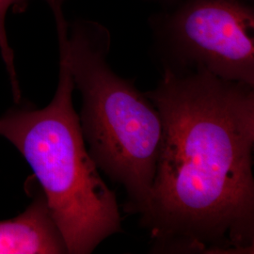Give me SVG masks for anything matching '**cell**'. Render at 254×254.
I'll list each match as a JSON object with an SVG mask.
<instances>
[{
    "mask_svg": "<svg viewBox=\"0 0 254 254\" xmlns=\"http://www.w3.org/2000/svg\"><path fill=\"white\" fill-rule=\"evenodd\" d=\"M73 76L60 51L59 84L44 109H11L0 118V136L25 157L46 196L68 254H91L122 233L115 193L109 190L85 144L73 106Z\"/></svg>",
    "mask_w": 254,
    "mask_h": 254,
    "instance_id": "obj_3",
    "label": "cell"
},
{
    "mask_svg": "<svg viewBox=\"0 0 254 254\" xmlns=\"http://www.w3.org/2000/svg\"><path fill=\"white\" fill-rule=\"evenodd\" d=\"M151 25L163 71L203 69L254 86V9L248 0H184Z\"/></svg>",
    "mask_w": 254,
    "mask_h": 254,
    "instance_id": "obj_4",
    "label": "cell"
},
{
    "mask_svg": "<svg viewBox=\"0 0 254 254\" xmlns=\"http://www.w3.org/2000/svg\"><path fill=\"white\" fill-rule=\"evenodd\" d=\"M54 14L64 53L82 97L79 121L89 153L111 181L127 192L124 210L141 216L147 209L161 146V116L134 80L115 73L108 62L109 31L99 23L68 24L66 0H46Z\"/></svg>",
    "mask_w": 254,
    "mask_h": 254,
    "instance_id": "obj_2",
    "label": "cell"
},
{
    "mask_svg": "<svg viewBox=\"0 0 254 254\" xmlns=\"http://www.w3.org/2000/svg\"><path fill=\"white\" fill-rule=\"evenodd\" d=\"M62 254L67 245L42 189L18 217L0 221V254Z\"/></svg>",
    "mask_w": 254,
    "mask_h": 254,
    "instance_id": "obj_5",
    "label": "cell"
},
{
    "mask_svg": "<svg viewBox=\"0 0 254 254\" xmlns=\"http://www.w3.org/2000/svg\"><path fill=\"white\" fill-rule=\"evenodd\" d=\"M163 134L140 224L153 254H253L254 86L163 71L145 92Z\"/></svg>",
    "mask_w": 254,
    "mask_h": 254,
    "instance_id": "obj_1",
    "label": "cell"
},
{
    "mask_svg": "<svg viewBox=\"0 0 254 254\" xmlns=\"http://www.w3.org/2000/svg\"><path fill=\"white\" fill-rule=\"evenodd\" d=\"M30 0H0V53L9 73V80L15 100H20V89L14 65L13 52L10 48L6 31V15L9 9L15 13L24 12Z\"/></svg>",
    "mask_w": 254,
    "mask_h": 254,
    "instance_id": "obj_6",
    "label": "cell"
},
{
    "mask_svg": "<svg viewBox=\"0 0 254 254\" xmlns=\"http://www.w3.org/2000/svg\"><path fill=\"white\" fill-rule=\"evenodd\" d=\"M173 1H174V0H170V2H173Z\"/></svg>",
    "mask_w": 254,
    "mask_h": 254,
    "instance_id": "obj_7",
    "label": "cell"
}]
</instances>
